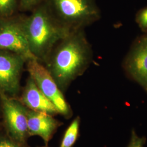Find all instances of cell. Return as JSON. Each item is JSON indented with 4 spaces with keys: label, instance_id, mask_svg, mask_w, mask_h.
Returning a JSON list of instances; mask_svg holds the SVG:
<instances>
[{
    "label": "cell",
    "instance_id": "cell-1",
    "mask_svg": "<svg viewBox=\"0 0 147 147\" xmlns=\"http://www.w3.org/2000/svg\"><path fill=\"white\" fill-rule=\"evenodd\" d=\"M93 59V49L84 29H79L59 41L42 64L63 92L85 73Z\"/></svg>",
    "mask_w": 147,
    "mask_h": 147
},
{
    "label": "cell",
    "instance_id": "cell-2",
    "mask_svg": "<svg viewBox=\"0 0 147 147\" xmlns=\"http://www.w3.org/2000/svg\"><path fill=\"white\" fill-rule=\"evenodd\" d=\"M21 21L31 53L42 63L58 42L70 32L53 19L42 3L30 15L21 16Z\"/></svg>",
    "mask_w": 147,
    "mask_h": 147
},
{
    "label": "cell",
    "instance_id": "cell-3",
    "mask_svg": "<svg viewBox=\"0 0 147 147\" xmlns=\"http://www.w3.org/2000/svg\"><path fill=\"white\" fill-rule=\"evenodd\" d=\"M53 19L70 32L99 21L101 12L95 0H43Z\"/></svg>",
    "mask_w": 147,
    "mask_h": 147
},
{
    "label": "cell",
    "instance_id": "cell-4",
    "mask_svg": "<svg viewBox=\"0 0 147 147\" xmlns=\"http://www.w3.org/2000/svg\"><path fill=\"white\" fill-rule=\"evenodd\" d=\"M26 66L30 76L42 93L56 106L58 113L65 117H70L72 112L70 106L44 65L37 59H31L27 61Z\"/></svg>",
    "mask_w": 147,
    "mask_h": 147
},
{
    "label": "cell",
    "instance_id": "cell-5",
    "mask_svg": "<svg viewBox=\"0 0 147 147\" xmlns=\"http://www.w3.org/2000/svg\"><path fill=\"white\" fill-rule=\"evenodd\" d=\"M21 16L0 18V49L22 56L28 61L32 55L21 25Z\"/></svg>",
    "mask_w": 147,
    "mask_h": 147
},
{
    "label": "cell",
    "instance_id": "cell-6",
    "mask_svg": "<svg viewBox=\"0 0 147 147\" xmlns=\"http://www.w3.org/2000/svg\"><path fill=\"white\" fill-rule=\"evenodd\" d=\"M6 126L14 140L24 146L28 136L27 126L28 109L21 102L0 92Z\"/></svg>",
    "mask_w": 147,
    "mask_h": 147
},
{
    "label": "cell",
    "instance_id": "cell-7",
    "mask_svg": "<svg viewBox=\"0 0 147 147\" xmlns=\"http://www.w3.org/2000/svg\"><path fill=\"white\" fill-rule=\"evenodd\" d=\"M27 61L22 56L0 49V92L12 96L18 94L21 75Z\"/></svg>",
    "mask_w": 147,
    "mask_h": 147
},
{
    "label": "cell",
    "instance_id": "cell-8",
    "mask_svg": "<svg viewBox=\"0 0 147 147\" xmlns=\"http://www.w3.org/2000/svg\"><path fill=\"white\" fill-rule=\"evenodd\" d=\"M123 67L127 75L147 93V36L135 42L126 55Z\"/></svg>",
    "mask_w": 147,
    "mask_h": 147
},
{
    "label": "cell",
    "instance_id": "cell-9",
    "mask_svg": "<svg viewBox=\"0 0 147 147\" xmlns=\"http://www.w3.org/2000/svg\"><path fill=\"white\" fill-rule=\"evenodd\" d=\"M60 126V123L47 113L27 111V126L28 136L41 137L47 145L55 132Z\"/></svg>",
    "mask_w": 147,
    "mask_h": 147
},
{
    "label": "cell",
    "instance_id": "cell-10",
    "mask_svg": "<svg viewBox=\"0 0 147 147\" xmlns=\"http://www.w3.org/2000/svg\"><path fill=\"white\" fill-rule=\"evenodd\" d=\"M18 100L30 110L45 112L51 115L58 113L56 106L42 93L30 75Z\"/></svg>",
    "mask_w": 147,
    "mask_h": 147
},
{
    "label": "cell",
    "instance_id": "cell-11",
    "mask_svg": "<svg viewBox=\"0 0 147 147\" xmlns=\"http://www.w3.org/2000/svg\"><path fill=\"white\" fill-rule=\"evenodd\" d=\"M80 118L77 117L69 126L60 147H72L76 141L79 134Z\"/></svg>",
    "mask_w": 147,
    "mask_h": 147
},
{
    "label": "cell",
    "instance_id": "cell-12",
    "mask_svg": "<svg viewBox=\"0 0 147 147\" xmlns=\"http://www.w3.org/2000/svg\"><path fill=\"white\" fill-rule=\"evenodd\" d=\"M19 7V0H0V18L15 16Z\"/></svg>",
    "mask_w": 147,
    "mask_h": 147
},
{
    "label": "cell",
    "instance_id": "cell-13",
    "mask_svg": "<svg viewBox=\"0 0 147 147\" xmlns=\"http://www.w3.org/2000/svg\"><path fill=\"white\" fill-rule=\"evenodd\" d=\"M147 141L146 137H139L136 131L132 129L131 134L130 142L127 147H144Z\"/></svg>",
    "mask_w": 147,
    "mask_h": 147
},
{
    "label": "cell",
    "instance_id": "cell-14",
    "mask_svg": "<svg viewBox=\"0 0 147 147\" xmlns=\"http://www.w3.org/2000/svg\"><path fill=\"white\" fill-rule=\"evenodd\" d=\"M43 0H19V7L24 11H32L42 3Z\"/></svg>",
    "mask_w": 147,
    "mask_h": 147
},
{
    "label": "cell",
    "instance_id": "cell-15",
    "mask_svg": "<svg viewBox=\"0 0 147 147\" xmlns=\"http://www.w3.org/2000/svg\"><path fill=\"white\" fill-rule=\"evenodd\" d=\"M136 21L143 31H147V7L138 12Z\"/></svg>",
    "mask_w": 147,
    "mask_h": 147
},
{
    "label": "cell",
    "instance_id": "cell-16",
    "mask_svg": "<svg viewBox=\"0 0 147 147\" xmlns=\"http://www.w3.org/2000/svg\"><path fill=\"white\" fill-rule=\"evenodd\" d=\"M0 147H22V146L9 139L1 138L0 139Z\"/></svg>",
    "mask_w": 147,
    "mask_h": 147
},
{
    "label": "cell",
    "instance_id": "cell-17",
    "mask_svg": "<svg viewBox=\"0 0 147 147\" xmlns=\"http://www.w3.org/2000/svg\"></svg>",
    "mask_w": 147,
    "mask_h": 147
}]
</instances>
